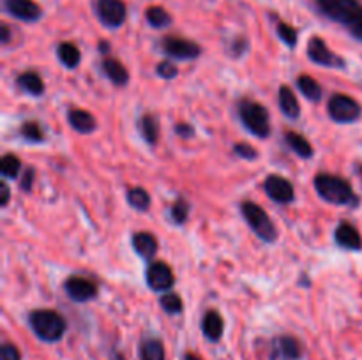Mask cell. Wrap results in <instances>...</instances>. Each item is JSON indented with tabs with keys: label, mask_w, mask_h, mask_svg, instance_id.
I'll list each match as a JSON object with an SVG mask.
<instances>
[{
	"label": "cell",
	"mask_w": 362,
	"mask_h": 360,
	"mask_svg": "<svg viewBox=\"0 0 362 360\" xmlns=\"http://www.w3.org/2000/svg\"><path fill=\"white\" fill-rule=\"evenodd\" d=\"M315 189L322 200L331 205H350V207L357 205L356 193L349 180H345L343 176L320 173L315 176Z\"/></svg>",
	"instance_id": "obj_1"
},
{
	"label": "cell",
	"mask_w": 362,
	"mask_h": 360,
	"mask_svg": "<svg viewBox=\"0 0 362 360\" xmlns=\"http://www.w3.org/2000/svg\"><path fill=\"white\" fill-rule=\"evenodd\" d=\"M28 323L39 339L46 342H57L66 334V320L62 314L52 309H35L28 314Z\"/></svg>",
	"instance_id": "obj_2"
},
{
	"label": "cell",
	"mask_w": 362,
	"mask_h": 360,
	"mask_svg": "<svg viewBox=\"0 0 362 360\" xmlns=\"http://www.w3.org/2000/svg\"><path fill=\"white\" fill-rule=\"evenodd\" d=\"M237 112H239L244 127L251 134L260 140H265L271 134V115L264 104H260L258 101H251V99H240L237 104Z\"/></svg>",
	"instance_id": "obj_3"
},
{
	"label": "cell",
	"mask_w": 362,
	"mask_h": 360,
	"mask_svg": "<svg viewBox=\"0 0 362 360\" xmlns=\"http://www.w3.org/2000/svg\"><path fill=\"white\" fill-rule=\"evenodd\" d=\"M240 212H243L247 226L253 229L258 239L267 244H272L278 240V228H276L272 219L269 217V214L260 205L253 203V201H244L240 205Z\"/></svg>",
	"instance_id": "obj_4"
},
{
	"label": "cell",
	"mask_w": 362,
	"mask_h": 360,
	"mask_svg": "<svg viewBox=\"0 0 362 360\" xmlns=\"http://www.w3.org/2000/svg\"><path fill=\"white\" fill-rule=\"evenodd\" d=\"M317 6L324 16L346 28L362 14V6L357 0H317Z\"/></svg>",
	"instance_id": "obj_5"
},
{
	"label": "cell",
	"mask_w": 362,
	"mask_h": 360,
	"mask_svg": "<svg viewBox=\"0 0 362 360\" xmlns=\"http://www.w3.org/2000/svg\"><path fill=\"white\" fill-rule=\"evenodd\" d=\"M327 112L334 122L350 124L361 116V104L346 94H334L327 102Z\"/></svg>",
	"instance_id": "obj_6"
},
{
	"label": "cell",
	"mask_w": 362,
	"mask_h": 360,
	"mask_svg": "<svg viewBox=\"0 0 362 360\" xmlns=\"http://www.w3.org/2000/svg\"><path fill=\"white\" fill-rule=\"evenodd\" d=\"M145 277H147L148 288L158 293L170 292L172 286L175 284V274H173L172 267L166 261L161 260H156L148 263Z\"/></svg>",
	"instance_id": "obj_7"
},
{
	"label": "cell",
	"mask_w": 362,
	"mask_h": 360,
	"mask_svg": "<svg viewBox=\"0 0 362 360\" xmlns=\"http://www.w3.org/2000/svg\"><path fill=\"white\" fill-rule=\"evenodd\" d=\"M163 52L168 56L177 60H194L200 56L202 48L189 39L177 37V35H166L161 41Z\"/></svg>",
	"instance_id": "obj_8"
},
{
	"label": "cell",
	"mask_w": 362,
	"mask_h": 360,
	"mask_svg": "<svg viewBox=\"0 0 362 360\" xmlns=\"http://www.w3.org/2000/svg\"><path fill=\"white\" fill-rule=\"evenodd\" d=\"M308 56L311 62L318 64V66L331 67V69H343L345 67V60L339 55H336L322 37H311L308 42Z\"/></svg>",
	"instance_id": "obj_9"
},
{
	"label": "cell",
	"mask_w": 362,
	"mask_h": 360,
	"mask_svg": "<svg viewBox=\"0 0 362 360\" xmlns=\"http://www.w3.org/2000/svg\"><path fill=\"white\" fill-rule=\"evenodd\" d=\"M95 11L99 21L108 28H119L127 16L126 4L122 0H98Z\"/></svg>",
	"instance_id": "obj_10"
},
{
	"label": "cell",
	"mask_w": 362,
	"mask_h": 360,
	"mask_svg": "<svg viewBox=\"0 0 362 360\" xmlns=\"http://www.w3.org/2000/svg\"><path fill=\"white\" fill-rule=\"evenodd\" d=\"M64 289L74 302H88L98 296V284L83 275H69L64 282Z\"/></svg>",
	"instance_id": "obj_11"
},
{
	"label": "cell",
	"mask_w": 362,
	"mask_h": 360,
	"mask_svg": "<svg viewBox=\"0 0 362 360\" xmlns=\"http://www.w3.org/2000/svg\"><path fill=\"white\" fill-rule=\"evenodd\" d=\"M264 189L267 196L276 203H292L296 200V189L288 179L281 175H269L264 180Z\"/></svg>",
	"instance_id": "obj_12"
},
{
	"label": "cell",
	"mask_w": 362,
	"mask_h": 360,
	"mask_svg": "<svg viewBox=\"0 0 362 360\" xmlns=\"http://www.w3.org/2000/svg\"><path fill=\"white\" fill-rule=\"evenodd\" d=\"M4 7L11 16L21 21H37L42 11L34 0H4Z\"/></svg>",
	"instance_id": "obj_13"
},
{
	"label": "cell",
	"mask_w": 362,
	"mask_h": 360,
	"mask_svg": "<svg viewBox=\"0 0 362 360\" xmlns=\"http://www.w3.org/2000/svg\"><path fill=\"white\" fill-rule=\"evenodd\" d=\"M334 240L339 247L349 251H361L362 249V236L359 229L350 222H339L338 228L334 229Z\"/></svg>",
	"instance_id": "obj_14"
},
{
	"label": "cell",
	"mask_w": 362,
	"mask_h": 360,
	"mask_svg": "<svg viewBox=\"0 0 362 360\" xmlns=\"http://www.w3.org/2000/svg\"><path fill=\"white\" fill-rule=\"evenodd\" d=\"M67 122L76 133L90 134L98 129V120L90 112L81 108H73L67 112Z\"/></svg>",
	"instance_id": "obj_15"
},
{
	"label": "cell",
	"mask_w": 362,
	"mask_h": 360,
	"mask_svg": "<svg viewBox=\"0 0 362 360\" xmlns=\"http://www.w3.org/2000/svg\"><path fill=\"white\" fill-rule=\"evenodd\" d=\"M274 355L281 360H299L303 356V344L292 335L274 339Z\"/></svg>",
	"instance_id": "obj_16"
},
{
	"label": "cell",
	"mask_w": 362,
	"mask_h": 360,
	"mask_svg": "<svg viewBox=\"0 0 362 360\" xmlns=\"http://www.w3.org/2000/svg\"><path fill=\"white\" fill-rule=\"evenodd\" d=\"M159 242L154 233L151 232H136L133 235V249L136 251L138 256L145 260H152L158 254Z\"/></svg>",
	"instance_id": "obj_17"
},
{
	"label": "cell",
	"mask_w": 362,
	"mask_h": 360,
	"mask_svg": "<svg viewBox=\"0 0 362 360\" xmlns=\"http://www.w3.org/2000/svg\"><path fill=\"white\" fill-rule=\"evenodd\" d=\"M202 330H204V335L209 341H219L223 337V332H225V320H223L218 311H207L204 320H202Z\"/></svg>",
	"instance_id": "obj_18"
},
{
	"label": "cell",
	"mask_w": 362,
	"mask_h": 360,
	"mask_svg": "<svg viewBox=\"0 0 362 360\" xmlns=\"http://www.w3.org/2000/svg\"><path fill=\"white\" fill-rule=\"evenodd\" d=\"M101 67L105 76L108 78L113 85H117V87H124V85H127V81H129V73H127V69L124 67V64L120 62V60L113 59V56H106V59L103 60Z\"/></svg>",
	"instance_id": "obj_19"
},
{
	"label": "cell",
	"mask_w": 362,
	"mask_h": 360,
	"mask_svg": "<svg viewBox=\"0 0 362 360\" xmlns=\"http://www.w3.org/2000/svg\"><path fill=\"white\" fill-rule=\"evenodd\" d=\"M278 104H279V109H281L283 115L288 116V119H292V120L299 119L300 104H299V101H297V95L293 94L292 88L286 87V85L279 87Z\"/></svg>",
	"instance_id": "obj_20"
},
{
	"label": "cell",
	"mask_w": 362,
	"mask_h": 360,
	"mask_svg": "<svg viewBox=\"0 0 362 360\" xmlns=\"http://www.w3.org/2000/svg\"><path fill=\"white\" fill-rule=\"evenodd\" d=\"M16 81L21 90L34 95V97H39L45 92V81H42V78L35 71H25V73L18 76Z\"/></svg>",
	"instance_id": "obj_21"
},
{
	"label": "cell",
	"mask_w": 362,
	"mask_h": 360,
	"mask_svg": "<svg viewBox=\"0 0 362 360\" xmlns=\"http://www.w3.org/2000/svg\"><path fill=\"white\" fill-rule=\"evenodd\" d=\"M286 145L292 148L293 154H297L303 159H311L315 154L313 145H311L303 134L293 133V131H288V133H286Z\"/></svg>",
	"instance_id": "obj_22"
},
{
	"label": "cell",
	"mask_w": 362,
	"mask_h": 360,
	"mask_svg": "<svg viewBox=\"0 0 362 360\" xmlns=\"http://www.w3.org/2000/svg\"><path fill=\"white\" fill-rule=\"evenodd\" d=\"M297 87H299L300 94L304 95L310 101H320L322 95H324V90H322V85L315 80L313 76H308V74H300L297 78Z\"/></svg>",
	"instance_id": "obj_23"
},
{
	"label": "cell",
	"mask_w": 362,
	"mask_h": 360,
	"mask_svg": "<svg viewBox=\"0 0 362 360\" xmlns=\"http://www.w3.org/2000/svg\"><path fill=\"white\" fill-rule=\"evenodd\" d=\"M57 55H59V60L67 69H74L81 60L80 49L73 42H60L59 48H57Z\"/></svg>",
	"instance_id": "obj_24"
},
{
	"label": "cell",
	"mask_w": 362,
	"mask_h": 360,
	"mask_svg": "<svg viewBox=\"0 0 362 360\" xmlns=\"http://www.w3.org/2000/svg\"><path fill=\"white\" fill-rule=\"evenodd\" d=\"M138 129L148 145H156L159 140V124L152 115H144L138 120Z\"/></svg>",
	"instance_id": "obj_25"
},
{
	"label": "cell",
	"mask_w": 362,
	"mask_h": 360,
	"mask_svg": "<svg viewBox=\"0 0 362 360\" xmlns=\"http://www.w3.org/2000/svg\"><path fill=\"white\" fill-rule=\"evenodd\" d=\"M140 360H165V346L159 339H145L140 344Z\"/></svg>",
	"instance_id": "obj_26"
},
{
	"label": "cell",
	"mask_w": 362,
	"mask_h": 360,
	"mask_svg": "<svg viewBox=\"0 0 362 360\" xmlns=\"http://www.w3.org/2000/svg\"><path fill=\"white\" fill-rule=\"evenodd\" d=\"M127 203L134 208V210L145 212L151 207V194L144 189V187H131L127 191Z\"/></svg>",
	"instance_id": "obj_27"
},
{
	"label": "cell",
	"mask_w": 362,
	"mask_h": 360,
	"mask_svg": "<svg viewBox=\"0 0 362 360\" xmlns=\"http://www.w3.org/2000/svg\"><path fill=\"white\" fill-rule=\"evenodd\" d=\"M145 16H147V21L154 28H165L172 23V16H170L168 11L161 6L148 7L147 13H145Z\"/></svg>",
	"instance_id": "obj_28"
},
{
	"label": "cell",
	"mask_w": 362,
	"mask_h": 360,
	"mask_svg": "<svg viewBox=\"0 0 362 360\" xmlns=\"http://www.w3.org/2000/svg\"><path fill=\"white\" fill-rule=\"evenodd\" d=\"M21 169V161L18 155L14 154H6L0 161V173H2L4 179H16L20 175Z\"/></svg>",
	"instance_id": "obj_29"
},
{
	"label": "cell",
	"mask_w": 362,
	"mask_h": 360,
	"mask_svg": "<svg viewBox=\"0 0 362 360\" xmlns=\"http://www.w3.org/2000/svg\"><path fill=\"white\" fill-rule=\"evenodd\" d=\"M20 134L25 141H28V143H41V141H45V131H42L41 126H39L37 122H34V120L21 124Z\"/></svg>",
	"instance_id": "obj_30"
},
{
	"label": "cell",
	"mask_w": 362,
	"mask_h": 360,
	"mask_svg": "<svg viewBox=\"0 0 362 360\" xmlns=\"http://www.w3.org/2000/svg\"><path fill=\"white\" fill-rule=\"evenodd\" d=\"M159 304H161L163 311L168 314H180L184 309L182 299H180L177 293H172V292H166L165 295L161 296V300H159Z\"/></svg>",
	"instance_id": "obj_31"
},
{
	"label": "cell",
	"mask_w": 362,
	"mask_h": 360,
	"mask_svg": "<svg viewBox=\"0 0 362 360\" xmlns=\"http://www.w3.org/2000/svg\"><path fill=\"white\" fill-rule=\"evenodd\" d=\"M170 215H172L175 224H184V222L187 221V215H189V203H187L184 198H179V200L170 207Z\"/></svg>",
	"instance_id": "obj_32"
},
{
	"label": "cell",
	"mask_w": 362,
	"mask_h": 360,
	"mask_svg": "<svg viewBox=\"0 0 362 360\" xmlns=\"http://www.w3.org/2000/svg\"><path fill=\"white\" fill-rule=\"evenodd\" d=\"M278 35L286 46H290V48L297 46V41H299V39H297L299 35H297L296 28L290 27L288 23H283V21H281V23H278Z\"/></svg>",
	"instance_id": "obj_33"
},
{
	"label": "cell",
	"mask_w": 362,
	"mask_h": 360,
	"mask_svg": "<svg viewBox=\"0 0 362 360\" xmlns=\"http://www.w3.org/2000/svg\"><path fill=\"white\" fill-rule=\"evenodd\" d=\"M156 74H158L159 78H163V80L170 81L173 80V78H177L179 69H177L175 64L170 62V60H163V62H159L158 66H156Z\"/></svg>",
	"instance_id": "obj_34"
},
{
	"label": "cell",
	"mask_w": 362,
	"mask_h": 360,
	"mask_svg": "<svg viewBox=\"0 0 362 360\" xmlns=\"http://www.w3.org/2000/svg\"><path fill=\"white\" fill-rule=\"evenodd\" d=\"M233 152H235L237 157L246 159V161H253V159L258 157L257 148H255L253 145H250V143H244V141L233 145Z\"/></svg>",
	"instance_id": "obj_35"
},
{
	"label": "cell",
	"mask_w": 362,
	"mask_h": 360,
	"mask_svg": "<svg viewBox=\"0 0 362 360\" xmlns=\"http://www.w3.org/2000/svg\"><path fill=\"white\" fill-rule=\"evenodd\" d=\"M0 360H21L20 349L14 344H11V342H6L0 348Z\"/></svg>",
	"instance_id": "obj_36"
},
{
	"label": "cell",
	"mask_w": 362,
	"mask_h": 360,
	"mask_svg": "<svg viewBox=\"0 0 362 360\" xmlns=\"http://www.w3.org/2000/svg\"><path fill=\"white\" fill-rule=\"evenodd\" d=\"M34 176H35V169L34 168L25 169L23 176H21V180H20L21 191H25V193H30L32 186H34Z\"/></svg>",
	"instance_id": "obj_37"
},
{
	"label": "cell",
	"mask_w": 362,
	"mask_h": 360,
	"mask_svg": "<svg viewBox=\"0 0 362 360\" xmlns=\"http://www.w3.org/2000/svg\"><path fill=\"white\" fill-rule=\"evenodd\" d=\"M247 46H250V42H247L246 39H244V37H237L235 41L232 42V46H230V55L243 56L244 53L247 52Z\"/></svg>",
	"instance_id": "obj_38"
},
{
	"label": "cell",
	"mask_w": 362,
	"mask_h": 360,
	"mask_svg": "<svg viewBox=\"0 0 362 360\" xmlns=\"http://www.w3.org/2000/svg\"><path fill=\"white\" fill-rule=\"evenodd\" d=\"M175 133L179 138H184V140H189V138L194 136V127L187 122H179L175 126Z\"/></svg>",
	"instance_id": "obj_39"
},
{
	"label": "cell",
	"mask_w": 362,
	"mask_h": 360,
	"mask_svg": "<svg viewBox=\"0 0 362 360\" xmlns=\"http://www.w3.org/2000/svg\"><path fill=\"white\" fill-rule=\"evenodd\" d=\"M349 30H350V34L354 35V37L359 39V41H362V14H361L359 18H357L356 21H354L352 25H350Z\"/></svg>",
	"instance_id": "obj_40"
},
{
	"label": "cell",
	"mask_w": 362,
	"mask_h": 360,
	"mask_svg": "<svg viewBox=\"0 0 362 360\" xmlns=\"http://www.w3.org/2000/svg\"><path fill=\"white\" fill-rule=\"evenodd\" d=\"M9 198H11V189H9V186H7L6 180H2V201H0V205H2V207H6V205L9 203Z\"/></svg>",
	"instance_id": "obj_41"
},
{
	"label": "cell",
	"mask_w": 362,
	"mask_h": 360,
	"mask_svg": "<svg viewBox=\"0 0 362 360\" xmlns=\"http://www.w3.org/2000/svg\"><path fill=\"white\" fill-rule=\"evenodd\" d=\"M9 41H11V30H9V27L4 23L2 25V42H4V44H7Z\"/></svg>",
	"instance_id": "obj_42"
},
{
	"label": "cell",
	"mask_w": 362,
	"mask_h": 360,
	"mask_svg": "<svg viewBox=\"0 0 362 360\" xmlns=\"http://www.w3.org/2000/svg\"><path fill=\"white\" fill-rule=\"evenodd\" d=\"M108 48H110V46H108V42H105V41H103V42H99V49H101V52L105 53V55H106V53H108Z\"/></svg>",
	"instance_id": "obj_43"
},
{
	"label": "cell",
	"mask_w": 362,
	"mask_h": 360,
	"mask_svg": "<svg viewBox=\"0 0 362 360\" xmlns=\"http://www.w3.org/2000/svg\"><path fill=\"white\" fill-rule=\"evenodd\" d=\"M184 360H202V359L198 355H194V353H187L186 359H184Z\"/></svg>",
	"instance_id": "obj_44"
}]
</instances>
